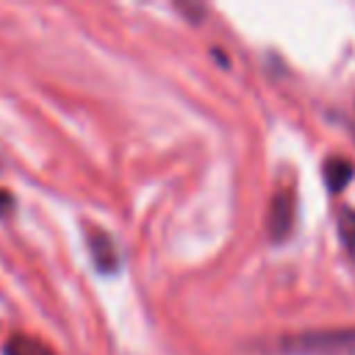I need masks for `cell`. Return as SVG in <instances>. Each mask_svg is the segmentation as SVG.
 Here are the masks:
<instances>
[{"mask_svg": "<svg viewBox=\"0 0 355 355\" xmlns=\"http://www.w3.org/2000/svg\"><path fill=\"white\" fill-rule=\"evenodd\" d=\"M355 175V166L347 161V158H327L324 161V183H327V189L333 191V194H338L347 183H349V178Z\"/></svg>", "mask_w": 355, "mask_h": 355, "instance_id": "cell-5", "label": "cell"}, {"mask_svg": "<svg viewBox=\"0 0 355 355\" xmlns=\"http://www.w3.org/2000/svg\"><path fill=\"white\" fill-rule=\"evenodd\" d=\"M275 347L280 355H355V327L305 330L283 336Z\"/></svg>", "mask_w": 355, "mask_h": 355, "instance_id": "cell-1", "label": "cell"}, {"mask_svg": "<svg viewBox=\"0 0 355 355\" xmlns=\"http://www.w3.org/2000/svg\"><path fill=\"white\" fill-rule=\"evenodd\" d=\"M3 355H55L44 341L25 336V333H14L8 336V341L3 344Z\"/></svg>", "mask_w": 355, "mask_h": 355, "instance_id": "cell-4", "label": "cell"}, {"mask_svg": "<svg viewBox=\"0 0 355 355\" xmlns=\"http://www.w3.org/2000/svg\"><path fill=\"white\" fill-rule=\"evenodd\" d=\"M338 239H341L347 255L355 261V208L338 211Z\"/></svg>", "mask_w": 355, "mask_h": 355, "instance_id": "cell-6", "label": "cell"}, {"mask_svg": "<svg viewBox=\"0 0 355 355\" xmlns=\"http://www.w3.org/2000/svg\"><path fill=\"white\" fill-rule=\"evenodd\" d=\"M294 222H297V194L294 189H283L272 197L269 211H266V230L269 239L275 244L286 241L294 233Z\"/></svg>", "mask_w": 355, "mask_h": 355, "instance_id": "cell-2", "label": "cell"}, {"mask_svg": "<svg viewBox=\"0 0 355 355\" xmlns=\"http://www.w3.org/2000/svg\"><path fill=\"white\" fill-rule=\"evenodd\" d=\"M11 211H14V194L0 189V216H8Z\"/></svg>", "mask_w": 355, "mask_h": 355, "instance_id": "cell-7", "label": "cell"}, {"mask_svg": "<svg viewBox=\"0 0 355 355\" xmlns=\"http://www.w3.org/2000/svg\"><path fill=\"white\" fill-rule=\"evenodd\" d=\"M86 247L92 255V263L97 272L103 275H114L119 269V250L116 241L111 239V233H105L103 227H86Z\"/></svg>", "mask_w": 355, "mask_h": 355, "instance_id": "cell-3", "label": "cell"}]
</instances>
